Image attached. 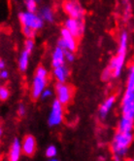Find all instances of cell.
<instances>
[{"label":"cell","instance_id":"obj_34","mask_svg":"<svg viewBox=\"0 0 134 161\" xmlns=\"http://www.w3.org/2000/svg\"><path fill=\"white\" fill-rule=\"evenodd\" d=\"M2 160V155H1V153H0V161Z\"/></svg>","mask_w":134,"mask_h":161},{"label":"cell","instance_id":"obj_16","mask_svg":"<svg viewBox=\"0 0 134 161\" xmlns=\"http://www.w3.org/2000/svg\"><path fill=\"white\" fill-rule=\"evenodd\" d=\"M32 53L26 49H23L20 52L18 57V69L21 72H25L28 68H29L30 64V58Z\"/></svg>","mask_w":134,"mask_h":161},{"label":"cell","instance_id":"obj_30","mask_svg":"<svg viewBox=\"0 0 134 161\" xmlns=\"http://www.w3.org/2000/svg\"><path fill=\"white\" fill-rule=\"evenodd\" d=\"M2 134H3V128H2V126H1V125H0V138H1Z\"/></svg>","mask_w":134,"mask_h":161},{"label":"cell","instance_id":"obj_20","mask_svg":"<svg viewBox=\"0 0 134 161\" xmlns=\"http://www.w3.org/2000/svg\"><path fill=\"white\" fill-rule=\"evenodd\" d=\"M11 96V90L7 85L0 84V101L5 102Z\"/></svg>","mask_w":134,"mask_h":161},{"label":"cell","instance_id":"obj_21","mask_svg":"<svg viewBox=\"0 0 134 161\" xmlns=\"http://www.w3.org/2000/svg\"><path fill=\"white\" fill-rule=\"evenodd\" d=\"M21 31L25 39H34L37 35V31L26 26H21Z\"/></svg>","mask_w":134,"mask_h":161},{"label":"cell","instance_id":"obj_22","mask_svg":"<svg viewBox=\"0 0 134 161\" xmlns=\"http://www.w3.org/2000/svg\"><path fill=\"white\" fill-rule=\"evenodd\" d=\"M56 154H57V148H56V147L54 146V145H50L49 147H48L46 148V150H45V155H46L48 158H49V159H50V158L55 157Z\"/></svg>","mask_w":134,"mask_h":161},{"label":"cell","instance_id":"obj_3","mask_svg":"<svg viewBox=\"0 0 134 161\" xmlns=\"http://www.w3.org/2000/svg\"><path fill=\"white\" fill-rule=\"evenodd\" d=\"M134 141V133H124L117 131L111 142V151L114 158L122 159L128 153Z\"/></svg>","mask_w":134,"mask_h":161},{"label":"cell","instance_id":"obj_28","mask_svg":"<svg viewBox=\"0 0 134 161\" xmlns=\"http://www.w3.org/2000/svg\"><path fill=\"white\" fill-rule=\"evenodd\" d=\"M9 76H10V73L6 69H3L0 70V80L1 81H6L9 79Z\"/></svg>","mask_w":134,"mask_h":161},{"label":"cell","instance_id":"obj_15","mask_svg":"<svg viewBox=\"0 0 134 161\" xmlns=\"http://www.w3.org/2000/svg\"><path fill=\"white\" fill-rule=\"evenodd\" d=\"M23 154L22 142L18 139H14L8 151V161H20Z\"/></svg>","mask_w":134,"mask_h":161},{"label":"cell","instance_id":"obj_2","mask_svg":"<svg viewBox=\"0 0 134 161\" xmlns=\"http://www.w3.org/2000/svg\"><path fill=\"white\" fill-rule=\"evenodd\" d=\"M121 115L134 118V62L127 68L126 89L121 100Z\"/></svg>","mask_w":134,"mask_h":161},{"label":"cell","instance_id":"obj_6","mask_svg":"<svg viewBox=\"0 0 134 161\" xmlns=\"http://www.w3.org/2000/svg\"><path fill=\"white\" fill-rule=\"evenodd\" d=\"M64 119V106L57 100H54L48 115V124L50 127H57Z\"/></svg>","mask_w":134,"mask_h":161},{"label":"cell","instance_id":"obj_13","mask_svg":"<svg viewBox=\"0 0 134 161\" xmlns=\"http://www.w3.org/2000/svg\"><path fill=\"white\" fill-rule=\"evenodd\" d=\"M23 153L26 156H33L37 149V142L32 135H27L22 142Z\"/></svg>","mask_w":134,"mask_h":161},{"label":"cell","instance_id":"obj_26","mask_svg":"<svg viewBox=\"0 0 134 161\" xmlns=\"http://www.w3.org/2000/svg\"><path fill=\"white\" fill-rule=\"evenodd\" d=\"M65 60H66V63H74L75 60H76V55H75V52H71V51H66L65 53Z\"/></svg>","mask_w":134,"mask_h":161},{"label":"cell","instance_id":"obj_33","mask_svg":"<svg viewBox=\"0 0 134 161\" xmlns=\"http://www.w3.org/2000/svg\"><path fill=\"white\" fill-rule=\"evenodd\" d=\"M115 161H121V159H120V158H115Z\"/></svg>","mask_w":134,"mask_h":161},{"label":"cell","instance_id":"obj_17","mask_svg":"<svg viewBox=\"0 0 134 161\" xmlns=\"http://www.w3.org/2000/svg\"><path fill=\"white\" fill-rule=\"evenodd\" d=\"M117 131L124 132V133L134 132V118L121 115V117L118 122Z\"/></svg>","mask_w":134,"mask_h":161},{"label":"cell","instance_id":"obj_18","mask_svg":"<svg viewBox=\"0 0 134 161\" xmlns=\"http://www.w3.org/2000/svg\"><path fill=\"white\" fill-rule=\"evenodd\" d=\"M38 14L41 16L43 21L47 24H53L55 20V15L54 9L49 5H44L38 10Z\"/></svg>","mask_w":134,"mask_h":161},{"label":"cell","instance_id":"obj_29","mask_svg":"<svg viewBox=\"0 0 134 161\" xmlns=\"http://www.w3.org/2000/svg\"><path fill=\"white\" fill-rule=\"evenodd\" d=\"M5 67H6V63H5V61L2 59V57L0 56V70L3 69H5Z\"/></svg>","mask_w":134,"mask_h":161},{"label":"cell","instance_id":"obj_4","mask_svg":"<svg viewBox=\"0 0 134 161\" xmlns=\"http://www.w3.org/2000/svg\"><path fill=\"white\" fill-rule=\"evenodd\" d=\"M50 73L46 67L40 64L36 68L30 84V97L33 100L40 99L41 94L48 87Z\"/></svg>","mask_w":134,"mask_h":161},{"label":"cell","instance_id":"obj_31","mask_svg":"<svg viewBox=\"0 0 134 161\" xmlns=\"http://www.w3.org/2000/svg\"><path fill=\"white\" fill-rule=\"evenodd\" d=\"M48 161H59V159H56L55 157H54V158H50Z\"/></svg>","mask_w":134,"mask_h":161},{"label":"cell","instance_id":"obj_14","mask_svg":"<svg viewBox=\"0 0 134 161\" xmlns=\"http://www.w3.org/2000/svg\"><path fill=\"white\" fill-rule=\"evenodd\" d=\"M70 70L66 67V64L59 65V67L53 68L52 76L55 80L56 83H64L67 82V79L69 78Z\"/></svg>","mask_w":134,"mask_h":161},{"label":"cell","instance_id":"obj_10","mask_svg":"<svg viewBox=\"0 0 134 161\" xmlns=\"http://www.w3.org/2000/svg\"><path fill=\"white\" fill-rule=\"evenodd\" d=\"M63 27H65L77 39L83 36L85 31V25L84 20H79V19H74L69 17H67L65 21L63 22Z\"/></svg>","mask_w":134,"mask_h":161},{"label":"cell","instance_id":"obj_19","mask_svg":"<svg viewBox=\"0 0 134 161\" xmlns=\"http://www.w3.org/2000/svg\"><path fill=\"white\" fill-rule=\"evenodd\" d=\"M24 10L30 12H38L39 10V0H23Z\"/></svg>","mask_w":134,"mask_h":161},{"label":"cell","instance_id":"obj_25","mask_svg":"<svg viewBox=\"0 0 134 161\" xmlns=\"http://www.w3.org/2000/svg\"><path fill=\"white\" fill-rule=\"evenodd\" d=\"M131 4L129 3V1H126V3H124L123 5V18L126 19V20H127V19L131 16Z\"/></svg>","mask_w":134,"mask_h":161},{"label":"cell","instance_id":"obj_7","mask_svg":"<svg viewBox=\"0 0 134 161\" xmlns=\"http://www.w3.org/2000/svg\"><path fill=\"white\" fill-rule=\"evenodd\" d=\"M62 9L64 13L69 18L84 20L85 11L79 0H64L62 3Z\"/></svg>","mask_w":134,"mask_h":161},{"label":"cell","instance_id":"obj_8","mask_svg":"<svg viewBox=\"0 0 134 161\" xmlns=\"http://www.w3.org/2000/svg\"><path fill=\"white\" fill-rule=\"evenodd\" d=\"M54 90L55 100L61 103L63 106L69 105L74 95V89L70 84H67L66 82L56 83Z\"/></svg>","mask_w":134,"mask_h":161},{"label":"cell","instance_id":"obj_35","mask_svg":"<svg viewBox=\"0 0 134 161\" xmlns=\"http://www.w3.org/2000/svg\"><path fill=\"white\" fill-rule=\"evenodd\" d=\"M0 34H1V33H0Z\"/></svg>","mask_w":134,"mask_h":161},{"label":"cell","instance_id":"obj_1","mask_svg":"<svg viewBox=\"0 0 134 161\" xmlns=\"http://www.w3.org/2000/svg\"><path fill=\"white\" fill-rule=\"evenodd\" d=\"M129 46V34L126 31H122L120 33L118 48L116 55L112 57L107 67L101 72V79L108 82L112 79L119 78L122 74L123 69L126 67L127 52Z\"/></svg>","mask_w":134,"mask_h":161},{"label":"cell","instance_id":"obj_9","mask_svg":"<svg viewBox=\"0 0 134 161\" xmlns=\"http://www.w3.org/2000/svg\"><path fill=\"white\" fill-rule=\"evenodd\" d=\"M57 45L65 51L75 52L78 48V41L72 33H70L65 27H62L59 33V39L57 40Z\"/></svg>","mask_w":134,"mask_h":161},{"label":"cell","instance_id":"obj_24","mask_svg":"<svg viewBox=\"0 0 134 161\" xmlns=\"http://www.w3.org/2000/svg\"><path fill=\"white\" fill-rule=\"evenodd\" d=\"M23 48L30 51L31 53H33V51L35 49V41H34V39H25L23 41Z\"/></svg>","mask_w":134,"mask_h":161},{"label":"cell","instance_id":"obj_12","mask_svg":"<svg viewBox=\"0 0 134 161\" xmlns=\"http://www.w3.org/2000/svg\"><path fill=\"white\" fill-rule=\"evenodd\" d=\"M65 53H66V51L57 44L54 47L52 52H51V64H52V68L59 67V65H63V64H66Z\"/></svg>","mask_w":134,"mask_h":161},{"label":"cell","instance_id":"obj_23","mask_svg":"<svg viewBox=\"0 0 134 161\" xmlns=\"http://www.w3.org/2000/svg\"><path fill=\"white\" fill-rule=\"evenodd\" d=\"M54 96V90L52 89V88H50V87H47V88L43 91V93L41 94L40 99H42V100H44V101H47V100L52 99Z\"/></svg>","mask_w":134,"mask_h":161},{"label":"cell","instance_id":"obj_32","mask_svg":"<svg viewBox=\"0 0 134 161\" xmlns=\"http://www.w3.org/2000/svg\"><path fill=\"white\" fill-rule=\"evenodd\" d=\"M124 161H134V157H130V158H127V159H126Z\"/></svg>","mask_w":134,"mask_h":161},{"label":"cell","instance_id":"obj_11","mask_svg":"<svg viewBox=\"0 0 134 161\" xmlns=\"http://www.w3.org/2000/svg\"><path fill=\"white\" fill-rule=\"evenodd\" d=\"M116 102H117V97L115 96V95H110V96H108L101 103V105L98 108V112H97L100 120H105L108 117L110 112L114 108L115 105H116Z\"/></svg>","mask_w":134,"mask_h":161},{"label":"cell","instance_id":"obj_27","mask_svg":"<svg viewBox=\"0 0 134 161\" xmlns=\"http://www.w3.org/2000/svg\"><path fill=\"white\" fill-rule=\"evenodd\" d=\"M17 113L18 116L21 117H23L25 114H26V107L24 103H20V105L18 106V108H17Z\"/></svg>","mask_w":134,"mask_h":161},{"label":"cell","instance_id":"obj_5","mask_svg":"<svg viewBox=\"0 0 134 161\" xmlns=\"http://www.w3.org/2000/svg\"><path fill=\"white\" fill-rule=\"evenodd\" d=\"M18 20L20 22L21 26L29 27L37 32L40 31L46 24L38 12H30L26 10L18 12Z\"/></svg>","mask_w":134,"mask_h":161}]
</instances>
